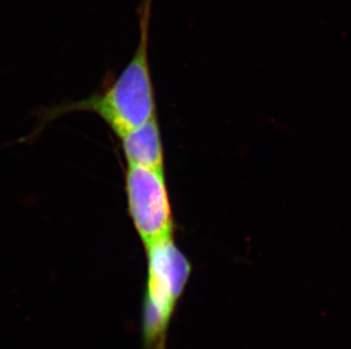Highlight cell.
<instances>
[{"instance_id": "obj_4", "label": "cell", "mask_w": 351, "mask_h": 349, "mask_svg": "<svg viewBox=\"0 0 351 349\" xmlns=\"http://www.w3.org/2000/svg\"><path fill=\"white\" fill-rule=\"evenodd\" d=\"M121 140L128 166L164 172L162 140L156 116Z\"/></svg>"}, {"instance_id": "obj_3", "label": "cell", "mask_w": 351, "mask_h": 349, "mask_svg": "<svg viewBox=\"0 0 351 349\" xmlns=\"http://www.w3.org/2000/svg\"><path fill=\"white\" fill-rule=\"evenodd\" d=\"M125 188L130 214L145 248L172 240V209L164 172L129 166Z\"/></svg>"}, {"instance_id": "obj_2", "label": "cell", "mask_w": 351, "mask_h": 349, "mask_svg": "<svg viewBox=\"0 0 351 349\" xmlns=\"http://www.w3.org/2000/svg\"><path fill=\"white\" fill-rule=\"evenodd\" d=\"M146 250L148 272L141 310L143 346L167 349L169 326L193 268L173 240Z\"/></svg>"}, {"instance_id": "obj_1", "label": "cell", "mask_w": 351, "mask_h": 349, "mask_svg": "<svg viewBox=\"0 0 351 349\" xmlns=\"http://www.w3.org/2000/svg\"><path fill=\"white\" fill-rule=\"evenodd\" d=\"M154 0H140L139 42L132 60L105 91L77 103H64L45 112L43 122L75 112L99 116L119 138L155 117V96L150 74L149 30Z\"/></svg>"}]
</instances>
